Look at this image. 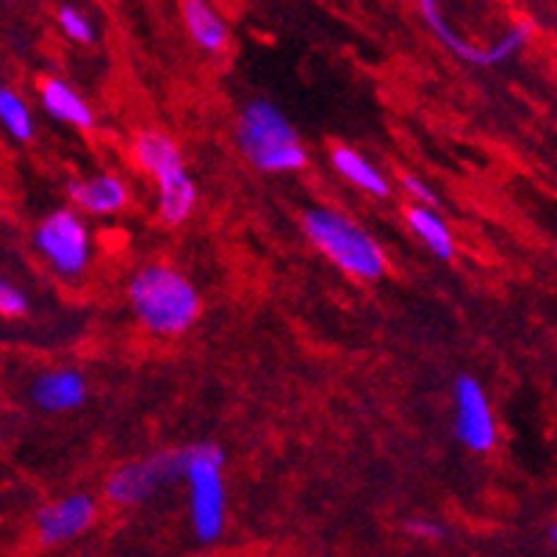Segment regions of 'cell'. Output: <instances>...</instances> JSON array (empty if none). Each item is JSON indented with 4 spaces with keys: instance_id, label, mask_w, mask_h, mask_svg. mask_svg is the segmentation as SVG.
I'll return each instance as SVG.
<instances>
[{
    "instance_id": "6da1fadb",
    "label": "cell",
    "mask_w": 557,
    "mask_h": 557,
    "mask_svg": "<svg viewBox=\"0 0 557 557\" xmlns=\"http://www.w3.org/2000/svg\"><path fill=\"white\" fill-rule=\"evenodd\" d=\"M131 306L148 331L159 336L186 333L200 317V295L189 277L170 267H145L131 283Z\"/></svg>"
},
{
    "instance_id": "7a4b0ae2",
    "label": "cell",
    "mask_w": 557,
    "mask_h": 557,
    "mask_svg": "<svg viewBox=\"0 0 557 557\" xmlns=\"http://www.w3.org/2000/svg\"><path fill=\"white\" fill-rule=\"evenodd\" d=\"M239 148L261 172H297L308 164L300 134L270 100H252L242 111Z\"/></svg>"
},
{
    "instance_id": "3957f363",
    "label": "cell",
    "mask_w": 557,
    "mask_h": 557,
    "mask_svg": "<svg viewBox=\"0 0 557 557\" xmlns=\"http://www.w3.org/2000/svg\"><path fill=\"white\" fill-rule=\"evenodd\" d=\"M302 222H306L308 239L325 252L338 270L361 277V281L383 277V272H386L383 247L361 225H356V222L333 209L306 211V220Z\"/></svg>"
},
{
    "instance_id": "277c9868",
    "label": "cell",
    "mask_w": 557,
    "mask_h": 557,
    "mask_svg": "<svg viewBox=\"0 0 557 557\" xmlns=\"http://www.w3.org/2000/svg\"><path fill=\"white\" fill-rule=\"evenodd\" d=\"M225 455L214 444H195L181 453V478L189 483L191 527L202 544H214L225 533Z\"/></svg>"
},
{
    "instance_id": "5b68a950",
    "label": "cell",
    "mask_w": 557,
    "mask_h": 557,
    "mask_svg": "<svg viewBox=\"0 0 557 557\" xmlns=\"http://www.w3.org/2000/svg\"><path fill=\"white\" fill-rule=\"evenodd\" d=\"M136 161L150 172L159 184V211L166 225H181L191 216L197 189L186 172L178 145L166 134L148 131L136 139Z\"/></svg>"
},
{
    "instance_id": "8992f818",
    "label": "cell",
    "mask_w": 557,
    "mask_h": 557,
    "mask_svg": "<svg viewBox=\"0 0 557 557\" xmlns=\"http://www.w3.org/2000/svg\"><path fill=\"white\" fill-rule=\"evenodd\" d=\"M37 247L53 263V270L62 275H81L92 256L86 225L73 211L50 214L37 231Z\"/></svg>"
},
{
    "instance_id": "52a82bcc",
    "label": "cell",
    "mask_w": 557,
    "mask_h": 557,
    "mask_svg": "<svg viewBox=\"0 0 557 557\" xmlns=\"http://www.w3.org/2000/svg\"><path fill=\"white\" fill-rule=\"evenodd\" d=\"M175 478H181V453H161L120 466L106 483V494L116 505H139Z\"/></svg>"
},
{
    "instance_id": "ba28073f",
    "label": "cell",
    "mask_w": 557,
    "mask_h": 557,
    "mask_svg": "<svg viewBox=\"0 0 557 557\" xmlns=\"http://www.w3.org/2000/svg\"><path fill=\"white\" fill-rule=\"evenodd\" d=\"M455 435L472 453H491L496 447V422L491 403L478 380L463 374L455 380Z\"/></svg>"
},
{
    "instance_id": "9c48e42d",
    "label": "cell",
    "mask_w": 557,
    "mask_h": 557,
    "mask_svg": "<svg viewBox=\"0 0 557 557\" xmlns=\"http://www.w3.org/2000/svg\"><path fill=\"white\" fill-rule=\"evenodd\" d=\"M95 516H98V505H95V499L89 494L64 496V499H59V503L39 510L37 516L39 539H42V544L48 546L78 539L81 533H86V530L92 527Z\"/></svg>"
},
{
    "instance_id": "30bf717a",
    "label": "cell",
    "mask_w": 557,
    "mask_h": 557,
    "mask_svg": "<svg viewBox=\"0 0 557 557\" xmlns=\"http://www.w3.org/2000/svg\"><path fill=\"white\" fill-rule=\"evenodd\" d=\"M32 397L39 408L50 410V413L81 408L86 403V380L78 372H70V369L48 372L34 383Z\"/></svg>"
},
{
    "instance_id": "8fae6325",
    "label": "cell",
    "mask_w": 557,
    "mask_h": 557,
    "mask_svg": "<svg viewBox=\"0 0 557 557\" xmlns=\"http://www.w3.org/2000/svg\"><path fill=\"white\" fill-rule=\"evenodd\" d=\"M70 197L89 214H116L128 202V186L114 175H98L89 181H73Z\"/></svg>"
},
{
    "instance_id": "7c38bea8",
    "label": "cell",
    "mask_w": 557,
    "mask_h": 557,
    "mask_svg": "<svg viewBox=\"0 0 557 557\" xmlns=\"http://www.w3.org/2000/svg\"><path fill=\"white\" fill-rule=\"evenodd\" d=\"M42 106L53 120L75 125V128H92L95 114L86 106V100L75 92L73 86L64 84L62 78H48L42 84Z\"/></svg>"
},
{
    "instance_id": "4fadbf2b",
    "label": "cell",
    "mask_w": 557,
    "mask_h": 557,
    "mask_svg": "<svg viewBox=\"0 0 557 557\" xmlns=\"http://www.w3.org/2000/svg\"><path fill=\"white\" fill-rule=\"evenodd\" d=\"M184 25L189 37L195 39V45H200L202 50L216 53L227 45V25L220 17L209 0H184Z\"/></svg>"
},
{
    "instance_id": "5bb4252c",
    "label": "cell",
    "mask_w": 557,
    "mask_h": 557,
    "mask_svg": "<svg viewBox=\"0 0 557 557\" xmlns=\"http://www.w3.org/2000/svg\"><path fill=\"white\" fill-rule=\"evenodd\" d=\"M405 220H408L410 231L417 233L435 258H442V261L455 258V239L453 233H449V225L430 206H410L405 211Z\"/></svg>"
},
{
    "instance_id": "9a60e30c",
    "label": "cell",
    "mask_w": 557,
    "mask_h": 557,
    "mask_svg": "<svg viewBox=\"0 0 557 557\" xmlns=\"http://www.w3.org/2000/svg\"><path fill=\"white\" fill-rule=\"evenodd\" d=\"M333 166L338 170V175H344L349 184H356L358 189H363L367 195L388 197V191H392L388 189V181L377 172V166H374L372 161L363 159L358 150L338 145V148L333 150Z\"/></svg>"
},
{
    "instance_id": "2e32d148",
    "label": "cell",
    "mask_w": 557,
    "mask_h": 557,
    "mask_svg": "<svg viewBox=\"0 0 557 557\" xmlns=\"http://www.w3.org/2000/svg\"><path fill=\"white\" fill-rule=\"evenodd\" d=\"M0 123L17 141L34 139L32 111H28L25 100L12 89H7V86H0Z\"/></svg>"
},
{
    "instance_id": "e0dca14e",
    "label": "cell",
    "mask_w": 557,
    "mask_h": 557,
    "mask_svg": "<svg viewBox=\"0 0 557 557\" xmlns=\"http://www.w3.org/2000/svg\"><path fill=\"white\" fill-rule=\"evenodd\" d=\"M59 23H62V32L67 34L73 42L89 45L95 39L92 23H89V17H86L84 12H78V9L64 7L62 12H59Z\"/></svg>"
},
{
    "instance_id": "ac0fdd59",
    "label": "cell",
    "mask_w": 557,
    "mask_h": 557,
    "mask_svg": "<svg viewBox=\"0 0 557 557\" xmlns=\"http://www.w3.org/2000/svg\"><path fill=\"white\" fill-rule=\"evenodd\" d=\"M25 311H28V297L17 286L0 277V313L3 317H23Z\"/></svg>"
},
{
    "instance_id": "d6986e66",
    "label": "cell",
    "mask_w": 557,
    "mask_h": 557,
    "mask_svg": "<svg viewBox=\"0 0 557 557\" xmlns=\"http://www.w3.org/2000/svg\"><path fill=\"white\" fill-rule=\"evenodd\" d=\"M403 186H405V191L417 197V200L422 202V206H438V195H435V191L430 189V186L424 184V181L413 178V175H405Z\"/></svg>"
},
{
    "instance_id": "ffe728a7",
    "label": "cell",
    "mask_w": 557,
    "mask_h": 557,
    "mask_svg": "<svg viewBox=\"0 0 557 557\" xmlns=\"http://www.w3.org/2000/svg\"><path fill=\"white\" fill-rule=\"evenodd\" d=\"M410 533L422 535V539H442L444 530L438 524H433V521H410L408 524Z\"/></svg>"
}]
</instances>
